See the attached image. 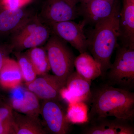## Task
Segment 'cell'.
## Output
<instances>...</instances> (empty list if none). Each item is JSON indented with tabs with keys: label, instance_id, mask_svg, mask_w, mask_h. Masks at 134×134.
<instances>
[{
	"label": "cell",
	"instance_id": "obj_1",
	"mask_svg": "<svg viewBox=\"0 0 134 134\" xmlns=\"http://www.w3.org/2000/svg\"><path fill=\"white\" fill-rule=\"evenodd\" d=\"M88 121L114 117L132 121L134 119V93L106 85L92 92Z\"/></svg>",
	"mask_w": 134,
	"mask_h": 134
},
{
	"label": "cell",
	"instance_id": "obj_2",
	"mask_svg": "<svg viewBox=\"0 0 134 134\" xmlns=\"http://www.w3.org/2000/svg\"><path fill=\"white\" fill-rule=\"evenodd\" d=\"M120 7L117 0L111 14L95 25V28L88 39V48L92 55L101 67L102 76L110 68L111 59L117 46L119 37Z\"/></svg>",
	"mask_w": 134,
	"mask_h": 134
},
{
	"label": "cell",
	"instance_id": "obj_3",
	"mask_svg": "<svg viewBox=\"0 0 134 134\" xmlns=\"http://www.w3.org/2000/svg\"><path fill=\"white\" fill-rule=\"evenodd\" d=\"M107 73L108 85L132 91L134 88V47H119Z\"/></svg>",
	"mask_w": 134,
	"mask_h": 134
},
{
	"label": "cell",
	"instance_id": "obj_4",
	"mask_svg": "<svg viewBox=\"0 0 134 134\" xmlns=\"http://www.w3.org/2000/svg\"><path fill=\"white\" fill-rule=\"evenodd\" d=\"M46 43L45 48L51 70L65 85L69 77L75 71V57L65 41L54 34Z\"/></svg>",
	"mask_w": 134,
	"mask_h": 134
},
{
	"label": "cell",
	"instance_id": "obj_5",
	"mask_svg": "<svg viewBox=\"0 0 134 134\" xmlns=\"http://www.w3.org/2000/svg\"><path fill=\"white\" fill-rule=\"evenodd\" d=\"M76 0H46L40 18L47 24L73 21L79 16Z\"/></svg>",
	"mask_w": 134,
	"mask_h": 134
},
{
	"label": "cell",
	"instance_id": "obj_6",
	"mask_svg": "<svg viewBox=\"0 0 134 134\" xmlns=\"http://www.w3.org/2000/svg\"><path fill=\"white\" fill-rule=\"evenodd\" d=\"M51 33L55 35L81 53L87 52L88 41L84 33L86 23L83 20L79 23L73 21L53 23L47 24Z\"/></svg>",
	"mask_w": 134,
	"mask_h": 134
},
{
	"label": "cell",
	"instance_id": "obj_7",
	"mask_svg": "<svg viewBox=\"0 0 134 134\" xmlns=\"http://www.w3.org/2000/svg\"><path fill=\"white\" fill-rule=\"evenodd\" d=\"M59 100H44L41 105L40 114L47 131L53 134H66L69 132L71 124L66 112Z\"/></svg>",
	"mask_w": 134,
	"mask_h": 134
},
{
	"label": "cell",
	"instance_id": "obj_8",
	"mask_svg": "<svg viewBox=\"0 0 134 134\" xmlns=\"http://www.w3.org/2000/svg\"><path fill=\"white\" fill-rule=\"evenodd\" d=\"M103 117L85 123L82 133L85 134H134L132 121L115 118Z\"/></svg>",
	"mask_w": 134,
	"mask_h": 134
},
{
	"label": "cell",
	"instance_id": "obj_9",
	"mask_svg": "<svg viewBox=\"0 0 134 134\" xmlns=\"http://www.w3.org/2000/svg\"><path fill=\"white\" fill-rule=\"evenodd\" d=\"M91 82L74 71L60 91L61 99L68 104L75 102L89 103L92 96Z\"/></svg>",
	"mask_w": 134,
	"mask_h": 134
},
{
	"label": "cell",
	"instance_id": "obj_10",
	"mask_svg": "<svg viewBox=\"0 0 134 134\" xmlns=\"http://www.w3.org/2000/svg\"><path fill=\"white\" fill-rule=\"evenodd\" d=\"M39 76L32 82L25 83L26 88L43 100L61 99L60 91L65 85L60 79L48 73Z\"/></svg>",
	"mask_w": 134,
	"mask_h": 134
},
{
	"label": "cell",
	"instance_id": "obj_11",
	"mask_svg": "<svg viewBox=\"0 0 134 134\" xmlns=\"http://www.w3.org/2000/svg\"><path fill=\"white\" fill-rule=\"evenodd\" d=\"M117 0H88L78 7L79 16L83 17L86 24L94 25L111 14Z\"/></svg>",
	"mask_w": 134,
	"mask_h": 134
},
{
	"label": "cell",
	"instance_id": "obj_12",
	"mask_svg": "<svg viewBox=\"0 0 134 134\" xmlns=\"http://www.w3.org/2000/svg\"><path fill=\"white\" fill-rule=\"evenodd\" d=\"M24 7L15 10L0 7V34H13L34 16Z\"/></svg>",
	"mask_w": 134,
	"mask_h": 134
},
{
	"label": "cell",
	"instance_id": "obj_13",
	"mask_svg": "<svg viewBox=\"0 0 134 134\" xmlns=\"http://www.w3.org/2000/svg\"><path fill=\"white\" fill-rule=\"evenodd\" d=\"M119 26L122 45L134 47V0H123Z\"/></svg>",
	"mask_w": 134,
	"mask_h": 134
},
{
	"label": "cell",
	"instance_id": "obj_14",
	"mask_svg": "<svg viewBox=\"0 0 134 134\" xmlns=\"http://www.w3.org/2000/svg\"><path fill=\"white\" fill-rule=\"evenodd\" d=\"M51 31L48 25L43 23L34 31L19 40L11 43L13 50L21 52L25 49L40 47L46 43L50 38Z\"/></svg>",
	"mask_w": 134,
	"mask_h": 134
},
{
	"label": "cell",
	"instance_id": "obj_15",
	"mask_svg": "<svg viewBox=\"0 0 134 134\" xmlns=\"http://www.w3.org/2000/svg\"><path fill=\"white\" fill-rule=\"evenodd\" d=\"M23 77L16 61L8 57L0 70V86L11 90L21 85Z\"/></svg>",
	"mask_w": 134,
	"mask_h": 134
},
{
	"label": "cell",
	"instance_id": "obj_16",
	"mask_svg": "<svg viewBox=\"0 0 134 134\" xmlns=\"http://www.w3.org/2000/svg\"><path fill=\"white\" fill-rule=\"evenodd\" d=\"M74 66L78 74L90 81L102 76L100 64L87 52L75 57Z\"/></svg>",
	"mask_w": 134,
	"mask_h": 134
},
{
	"label": "cell",
	"instance_id": "obj_17",
	"mask_svg": "<svg viewBox=\"0 0 134 134\" xmlns=\"http://www.w3.org/2000/svg\"><path fill=\"white\" fill-rule=\"evenodd\" d=\"M14 127L15 134H45L39 118L14 111Z\"/></svg>",
	"mask_w": 134,
	"mask_h": 134
},
{
	"label": "cell",
	"instance_id": "obj_18",
	"mask_svg": "<svg viewBox=\"0 0 134 134\" xmlns=\"http://www.w3.org/2000/svg\"><path fill=\"white\" fill-rule=\"evenodd\" d=\"M33 65L37 76L48 74L51 70L47 52L45 47H34L25 53Z\"/></svg>",
	"mask_w": 134,
	"mask_h": 134
},
{
	"label": "cell",
	"instance_id": "obj_19",
	"mask_svg": "<svg viewBox=\"0 0 134 134\" xmlns=\"http://www.w3.org/2000/svg\"><path fill=\"white\" fill-rule=\"evenodd\" d=\"M68 105L66 115L70 124H85L88 122V110L86 103L75 102Z\"/></svg>",
	"mask_w": 134,
	"mask_h": 134
},
{
	"label": "cell",
	"instance_id": "obj_20",
	"mask_svg": "<svg viewBox=\"0 0 134 134\" xmlns=\"http://www.w3.org/2000/svg\"><path fill=\"white\" fill-rule=\"evenodd\" d=\"M39 99L33 92L25 89L24 98L18 112L39 118L41 109Z\"/></svg>",
	"mask_w": 134,
	"mask_h": 134
},
{
	"label": "cell",
	"instance_id": "obj_21",
	"mask_svg": "<svg viewBox=\"0 0 134 134\" xmlns=\"http://www.w3.org/2000/svg\"><path fill=\"white\" fill-rule=\"evenodd\" d=\"M14 110L8 104L0 106V134H15Z\"/></svg>",
	"mask_w": 134,
	"mask_h": 134
},
{
	"label": "cell",
	"instance_id": "obj_22",
	"mask_svg": "<svg viewBox=\"0 0 134 134\" xmlns=\"http://www.w3.org/2000/svg\"><path fill=\"white\" fill-rule=\"evenodd\" d=\"M17 62L21 73L23 80L25 83H29L37 77L33 65L25 53L16 52L15 53Z\"/></svg>",
	"mask_w": 134,
	"mask_h": 134
},
{
	"label": "cell",
	"instance_id": "obj_23",
	"mask_svg": "<svg viewBox=\"0 0 134 134\" xmlns=\"http://www.w3.org/2000/svg\"><path fill=\"white\" fill-rule=\"evenodd\" d=\"M43 22L39 17L34 16L24 25L12 34V43L21 39L27 36Z\"/></svg>",
	"mask_w": 134,
	"mask_h": 134
},
{
	"label": "cell",
	"instance_id": "obj_24",
	"mask_svg": "<svg viewBox=\"0 0 134 134\" xmlns=\"http://www.w3.org/2000/svg\"><path fill=\"white\" fill-rule=\"evenodd\" d=\"M32 0H0V7L5 9L15 10L24 7Z\"/></svg>",
	"mask_w": 134,
	"mask_h": 134
},
{
	"label": "cell",
	"instance_id": "obj_25",
	"mask_svg": "<svg viewBox=\"0 0 134 134\" xmlns=\"http://www.w3.org/2000/svg\"><path fill=\"white\" fill-rule=\"evenodd\" d=\"M11 45L0 46V70L2 68L5 60L7 58L8 55L13 51Z\"/></svg>",
	"mask_w": 134,
	"mask_h": 134
},
{
	"label": "cell",
	"instance_id": "obj_26",
	"mask_svg": "<svg viewBox=\"0 0 134 134\" xmlns=\"http://www.w3.org/2000/svg\"><path fill=\"white\" fill-rule=\"evenodd\" d=\"M76 1H77L79 2L82 3L86 1H88V0H76Z\"/></svg>",
	"mask_w": 134,
	"mask_h": 134
}]
</instances>
